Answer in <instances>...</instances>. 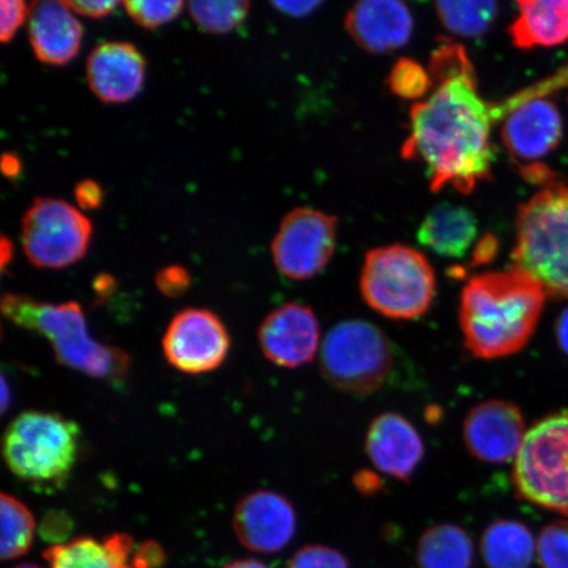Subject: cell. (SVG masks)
Here are the masks:
<instances>
[{
  "mask_svg": "<svg viewBox=\"0 0 568 568\" xmlns=\"http://www.w3.org/2000/svg\"><path fill=\"white\" fill-rule=\"evenodd\" d=\"M94 288L99 300L104 301L112 294L113 288H115V281H113L110 275H99L94 282Z\"/></svg>",
  "mask_w": 568,
  "mask_h": 568,
  "instance_id": "40",
  "label": "cell"
},
{
  "mask_svg": "<svg viewBox=\"0 0 568 568\" xmlns=\"http://www.w3.org/2000/svg\"><path fill=\"white\" fill-rule=\"evenodd\" d=\"M71 530V523L67 516L62 514L48 515L44 521V527L41 528V536H44L48 541H62Z\"/></svg>",
  "mask_w": 568,
  "mask_h": 568,
  "instance_id": "37",
  "label": "cell"
},
{
  "mask_svg": "<svg viewBox=\"0 0 568 568\" xmlns=\"http://www.w3.org/2000/svg\"><path fill=\"white\" fill-rule=\"evenodd\" d=\"M184 3L181 0L175 2H151V0H128L124 3L128 16L134 23L154 30L163 24L170 23L183 10Z\"/></svg>",
  "mask_w": 568,
  "mask_h": 568,
  "instance_id": "30",
  "label": "cell"
},
{
  "mask_svg": "<svg viewBox=\"0 0 568 568\" xmlns=\"http://www.w3.org/2000/svg\"><path fill=\"white\" fill-rule=\"evenodd\" d=\"M361 293L368 307L390 320H416L429 311L436 296V274L414 247L389 245L366 254Z\"/></svg>",
  "mask_w": 568,
  "mask_h": 568,
  "instance_id": "5",
  "label": "cell"
},
{
  "mask_svg": "<svg viewBox=\"0 0 568 568\" xmlns=\"http://www.w3.org/2000/svg\"><path fill=\"white\" fill-rule=\"evenodd\" d=\"M429 73L433 91L412 106L403 158L423 162L433 191L470 194L491 176L493 105L479 95L473 63L460 45L439 47Z\"/></svg>",
  "mask_w": 568,
  "mask_h": 568,
  "instance_id": "1",
  "label": "cell"
},
{
  "mask_svg": "<svg viewBox=\"0 0 568 568\" xmlns=\"http://www.w3.org/2000/svg\"><path fill=\"white\" fill-rule=\"evenodd\" d=\"M513 485L520 499L568 516V410L544 417L527 432Z\"/></svg>",
  "mask_w": 568,
  "mask_h": 568,
  "instance_id": "8",
  "label": "cell"
},
{
  "mask_svg": "<svg viewBox=\"0 0 568 568\" xmlns=\"http://www.w3.org/2000/svg\"><path fill=\"white\" fill-rule=\"evenodd\" d=\"M546 294L517 268L474 276L462 291L459 325L475 358L499 359L524 349L541 318Z\"/></svg>",
  "mask_w": 568,
  "mask_h": 568,
  "instance_id": "2",
  "label": "cell"
},
{
  "mask_svg": "<svg viewBox=\"0 0 568 568\" xmlns=\"http://www.w3.org/2000/svg\"><path fill=\"white\" fill-rule=\"evenodd\" d=\"M0 260H2V267L4 268L7 265L10 264V261L12 258V244L11 241L7 237H2V241H0Z\"/></svg>",
  "mask_w": 568,
  "mask_h": 568,
  "instance_id": "42",
  "label": "cell"
},
{
  "mask_svg": "<svg viewBox=\"0 0 568 568\" xmlns=\"http://www.w3.org/2000/svg\"><path fill=\"white\" fill-rule=\"evenodd\" d=\"M525 436L521 410L507 400L483 402L465 418L466 449L483 464L503 465L516 459Z\"/></svg>",
  "mask_w": 568,
  "mask_h": 568,
  "instance_id": "13",
  "label": "cell"
},
{
  "mask_svg": "<svg viewBox=\"0 0 568 568\" xmlns=\"http://www.w3.org/2000/svg\"><path fill=\"white\" fill-rule=\"evenodd\" d=\"M133 539L113 535L103 542L81 537L68 544L51 546L44 557L51 568H133Z\"/></svg>",
  "mask_w": 568,
  "mask_h": 568,
  "instance_id": "22",
  "label": "cell"
},
{
  "mask_svg": "<svg viewBox=\"0 0 568 568\" xmlns=\"http://www.w3.org/2000/svg\"><path fill=\"white\" fill-rule=\"evenodd\" d=\"M155 284L161 293L168 297H180L190 288L191 276L182 266H168L155 275Z\"/></svg>",
  "mask_w": 568,
  "mask_h": 568,
  "instance_id": "33",
  "label": "cell"
},
{
  "mask_svg": "<svg viewBox=\"0 0 568 568\" xmlns=\"http://www.w3.org/2000/svg\"><path fill=\"white\" fill-rule=\"evenodd\" d=\"M388 337L364 320H346L328 332L320 352L326 382L343 393L372 395L386 385L394 368Z\"/></svg>",
  "mask_w": 568,
  "mask_h": 568,
  "instance_id": "7",
  "label": "cell"
},
{
  "mask_svg": "<svg viewBox=\"0 0 568 568\" xmlns=\"http://www.w3.org/2000/svg\"><path fill=\"white\" fill-rule=\"evenodd\" d=\"M478 222L473 213L459 205H436L424 219L417 237L420 244L446 258H460L474 244Z\"/></svg>",
  "mask_w": 568,
  "mask_h": 568,
  "instance_id": "21",
  "label": "cell"
},
{
  "mask_svg": "<svg viewBox=\"0 0 568 568\" xmlns=\"http://www.w3.org/2000/svg\"><path fill=\"white\" fill-rule=\"evenodd\" d=\"M13 568H41V567L38 566V565H32V564H23V565H19L17 567H13Z\"/></svg>",
  "mask_w": 568,
  "mask_h": 568,
  "instance_id": "45",
  "label": "cell"
},
{
  "mask_svg": "<svg viewBox=\"0 0 568 568\" xmlns=\"http://www.w3.org/2000/svg\"><path fill=\"white\" fill-rule=\"evenodd\" d=\"M509 34L520 49L552 48L568 42V0H524Z\"/></svg>",
  "mask_w": 568,
  "mask_h": 568,
  "instance_id": "20",
  "label": "cell"
},
{
  "mask_svg": "<svg viewBox=\"0 0 568 568\" xmlns=\"http://www.w3.org/2000/svg\"><path fill=\"white\" fill-rule=\"evenodd\" d=\"M65 3L71 11L78 16L87 17L90 19H102L109 17L110 13L116 9L118 2H110V0H71Z\"/></svg>",
  "mask_w": 568,
  "mask_h": 568,
  "instance_id": "34",
  "label": "cell"
},
{
  "mask_svg": "<svg viewBox=\"0 0 568 568\" xmlns=\"http://www.w3.org/2000/svg\"><path fill=\"white\" fill-rule=\"evenodd\" d=\"M514 268L568 301V183L554 174L518 210Z\"/></svg>",
  "mask_w": 568,
  "mask_h": 568,
  "instance_id": "4",
  "label": "cell"
},
{
  "mask_svg": "<svg viewBox=\"0 0 568 568\" xmlns=\"http://www.w3.org/2000/svg\"><path fill=\"white\" fill-rule=\"evenodd\" d=\"M436 11L447 31L464 38H478L491 28L499 9L496 2L474 0V2H438Z\"/></svg>",
  "mask_w": 568,
  "mask_h": 568,
  "instance_id": "26",
  "label": "cell"
},
{
  "mask_svg": "<svg viewBox=\"0 0 568 568\" xmlns=\"http://www.w3.org/2000/svg\"><path fill=\"white\" fill-rule=\"evenodd\" d=\"M2 312L20 328L44 336L62 366L112 383L123 382L130 373V355L92 338L77 302L48 304L26 295L6 294Z\"/></svg>",
  "mask_w": 568,
  "mask_h": 568,
  "instance_id": "3",
  "label": "cell"
},
{
  "mask_svg": "<svg viewBox=\"0 0 568 568\" xmlns=\"http://www.w3.org/2000/svg\"><path fill=\"white\" fill-rule=\"evenodd\" d=\"M567 87L568 67L507 103L494 106L495 119L504 118V145L521 169L541 165L539 161L556 151L562 140V115L545 95Z\"/></svg>",
  "mask_w": 568,
  "mask_h": 568,
  "instance_id": "9",
  "label": "cell"
},
{
  "mask_svg": "<svg viewBox=\"0 0 568 568\" xmlns=\"http://www.w3.org/2000/svg\"><path fill=\"white\" fill-rule=\"evenodd\" d=\"M224 568H268L266 565L260 562V560L254 559H243L236 560V562H232Z\"/></svg>",
  "mask_w": 568,
  "mask_h": 568,
  "instance_id": "43",
  "label": "cell"
},
{
  "mask_svg": "<svg viewBox=\"0 0 568 568\" xmlns=\"http://www.w3.org/2000/svg\"><path fill=\"white\" fill-rule=\"evenodd\" d=\"M557 338L560 349L568 355V308L558 318Z\"/></svg>",
  "mask_w": 568,
  "mask_h": 568,
  "instance_id": "41",
  "label": "cell"
},
{
  "mask_svg": "<svg viewBox=\"0 0 568 568\" xmlns=\"http://www.w3.org/2000/svg\"><path fill=\"white\" fill-rule=\"evenodd\" d=\"M251 3L246 0H223V2H191V18L199 28L210 33H229L247 17Z\"/></svg>",
  "mask_w": 568,
  "mask_h": 568,
  "instance_id": "27",
  "label": "cell"
},
{
  "mask_svg": "<svg viewBox=\"0 0 568 568\" xmlns=\"http://www.w3.org/2000/svg\"><path fill=\"white\" fill-rule=\"evenodd\" d=\"M0 520H2V542L0 556L3 560L16 559L30 550L34 536V518L31 510L16 496H0Z\"/></svg>",
  "mask_w": 568,
  "mask_h": 568,
  "instance_id": "25",
  "label": "cell"
},
{
  "mask_svg": "<svg viewBox=\"0 0 568 568\" xmlns=\"http://www.w3.org/2000/svg\"><path fill=\"white\" fill-rule=\"evenodd\" d=\"M480 550L488 568H530L537 541L527 525L503 518L483 532Z\"/></svg>",
  "mask_w": 568,
  "mask_h": 568,
  "instance_id": "23",
  "label": "cell"
},
{
  "mask_svg": "<svg viewBox=\"0 0 568 568\" xmlns=\"http://www.w3.org/2000/svg\"><path fill=\"white\" fill-rule=\"evenodd\" d=\"M365 447L376 470L402 481L414 477L425 454L420 433L396 412H385L374 418Z\"/></svg>",
  "mask_w": 568,
  "mask_h": 568,
  "instance_id": "16",
  "label": "cell"
},
{
  "mask_svg": "<svg viewBox=\"0 0 568 568\" xmlns=\"http://www.w3.org/2000/svg\"><path fill=\"white\" fill-rule=\"evenodd\" d=\"M81 430L49 412L19 415L3 437V458L11 473L33 485H61L73 470Z\"/></svg>",
  "mask_w": 568,
  "mask_h": 568,
  "instance_id": "6",
  "label": "cell"
},
{
  "mask_svg": "<svg viewBox=\"0 0 568 568\" xmlns=\"http://www.w3.org/2000/svg\"><path fill=\"white\" fill-rule=\"evenodd\" d=\"M28 38L38 60L67 65L80 52L83 28L63 2H33L28 12Z\"/></svg>",
  "mask_w": 568,
  "mask_h": 568,
  "instance_id": "19",
  "label": "cell"
},
{
  "mask_svg": "<svg viewBox=\"0 0 568 568\" xmlns=\"http://www.w3.org/2000/svg\"><path fill=\"white\" fill-rule=\"evenodd\" d=\"M474 545L467 532L453 524L435 525L417 545L420 568H471Z\"/></svg>",
  "mask_w": 568,
  "mask_h": 568,
  "instance_id": "24",
  "label": "cell"
},
{
  "mask_svg": "<svg viewBox=\"0 0 568 568\" xmlns=\"http://www.w3.org/2000/svg\"><path fill=\"white\" fill-rule=\"evenodd\" d=\"M165 562V552L154 541L142 542L132 558L133 568H160Z\"/></svg>",
  "mask_w": 568,
  "mask_h": 568,
  "instance_id": "36",
  "label": "cell"
},
{
  "mask_svg": "<svg viewBox=\"0 0 568 568\" xmlns=\"http://www.w3.org/2000/svg\"><path fill=\"white\" fill-rule=\"evenodd\" d=\"M347 32L371 53H388L407 44L414 31L408 7L396 0H366L346 16Z\"/></svg>",
  "mask_w": 568,
  "mask_h": 568,
  "instance_id": "18",
  "label": "cell"
},
{
  "mask_svg": "<svg viewBox=\"0 0 568 568\" xmlns=\"http://www.w3.org/2000/svg\"><path fill=\"white\" fill-rule=\"evenodd\" d=\"M233 529L246 549L261 554L278 552L295 536V509L286 497L261 489L237 504Z\"/></svg>",
  "mask_w": 568,
  "mask_h": 568,
  "instance_id": "15",
  "label": "cell"
},
{
  "mask_svg": "<svg viewBox=\"0 0 568 568\" xmlns=\"http://www.w3.org/2000/svg\"><path fill=\"white\" fill-rule=\"evenodd\" d=\"M28 12L30 10L21 0H2L0 2V40L3 44L13 39L28 18Z\"/></svg>",
  "mask_w": 568,
  "mask_h": 568,
  "instance_id": "32",
  "label": "cell"
},
{
  "mask_svg": "<svg viewBox=\"0 0 568 568\" xmlns=\"http://www.w3.org/2000/svg\"><path fill=\"white\" fill-rule=\"evenodd\" d=\"M87 77L92 94L102 102L126 103L144 87L145 60L130 42H103L89 55Z\"/></svg>",
  "mask_w": 568,
  "mask_h": 568,
  "instance_id": "17",
  "label": "cell"
},
{
  "mask_svg": "<svg viewBox=\"0 0 568 568\" xmlns=\"http://www.w3.org/2000/svg\"><path fill=\"white\" fill-rule=\"evenodd\" d=\"M336 237V217L312 209L291 211L273 241L274 264L290 280L314 278L329 264Z\"/></svg>",
  "mask_w": 568,
  "mask_h": 568,
  "instance_id": "11",
  "label": "cell"
},
{
  "mask_svg": "<svg viewBox=\"0 0 568 568\" xmlns=\"http://www.w3.org/2000/svg\"><path fill=\"white\" fill-rule=\"evenodd\" d=\"M90 220L55 197L34 199L21 222V244L28 261L40 268H63L88 253Z\"/></svg>",
  "mask_w": 568,
  "mask_h": 568,
  "instance_id": "10",
  "label": "cell"
},
{
  "mask_svg": "<svg viewBox=\"0 0 568 568\" xmlns=\"http://www.w3.org/2000/svg\"><path fill=\"white\" fill-rule=\"evenodd\" d=\"M10 404V388L7 386V381L3 376L2 379V410L6 412Z\"/></svg>",
  "mask_w": 568,
  "mask_h": 568,
  "instance_id": "44",
  "label": "cell"
},
{
  "mask_svg": "<svg viewBox=\"0 0 568 568\" xmlns=\"http://www.w3.org/2000/svg\"><path fill=\"white\" fill-rule=\"evenodd\" d=\"M389 89L395 95L408 101H418L433 89L429 70L415 60L397 61L389 73Z\"/></svg>",
  "mask_w": 568,
  "mask_h": 568,
  "instance_id": "28",
  "label": "cell"
},
{
  "mask_svg": "<svg viewBox=\"0 0 568 568\" xmlns=\"http://www.w3.org/2000/svg\"><path fill=\"white\" fill-rule=\"evenodd\" d=\"M536 556L541 568H568V520L546 525L537 539Z\"/></svg>",
  "mask_w": 568,
  "mask_h": 568,
  "instance_id": "29",
  "label": "cell"
},
{
  "mask_svg": "<svg viewBox=\"0 0 568 568\" xmlns=\"http://www.w3.org/2000/svg\"><path fill=\"white\" fill-rule=\"evenodd\" d=\"M288 568H349L343 554L326 546H304L297 551Z\"/></svg>",
  "mask_w": 568,
  "mask_h": 568,
  "instance_id": "31",
  "label": "cell"
},
{
  "mask_svg": "<svg viewBox=\"0 0 568 568\" xmlns=\"http://www.w3.org/2000/svg\"><path fill=\"white\" fill-rule=\"evenodd\" d=\"M170 365L186 374L216 371L229 355L231 337L222 318L209 310L187 308L169 324L162 339Z\"/></svg>",
  "mask_w": 568,
  "mask_h": 568,
  "instance_id": "12",
  "label": "cell"
},
{
  "mask_svg": "<svg viewBox=\"0 0 568 568\" xmlns=\"http://www.w3.org/2000/svg\"><path fill=\"white\" fill-rule=\"evenodd\" d=\"M74 196L78 205L83 211H94L101 207L103 202L102 187L95 181L83 180L77 184Z\"/></svg>",
  "mask_w": 568,
  "mask_h": 568,
  "instance_id": "35",
  "label": "cell"
},
{
  "mask_svg": "<svg viewBox=\"0 0 568 568\" xmlns=\"http://www.w3.org/2000/svg\"><path fill=\"white\" fill-rule=\"evenodd\" d=\"M0 166H2L3 174L10 180H16L21 173V168H23L18 155L13 153H4Z\"/></svg>",
  "mask_w": 568,
  "mask_h": 568,
  "instance_id": "39",
  "label": "cell"
},
{
  "mask_svg": "<svg viewBox=\"0 0 568 568\" xmlns=\"http://www.w3.org/2000/svg\"><path fill=\"white\" fill-rule=\"evenodd\" d=\"M320 337L315 312L297 303L270 312L258 331L262 353L272 364L284 368H297L314 361Z\"/></svg>",
  "mask_w": 568,
  "mask_h": 568,
  "instance_id": "14",
  "label": "cell"
},
{
  "mask_svg": "<svg viewBox=\"0 0 568 568\" xmlns=\"http://www.w3.org/2000/svg\"><path fill=\"white\" fill-rule=\"evenodd\" d=\"M275 9L287 13L290 17L302 18L317 9L318 2H275Z\"/></svg>",
  "mask_w": 568,
  "mask_h": 568,
  "instance_id": "38",
  "label": "cell"
}]
</instances>
